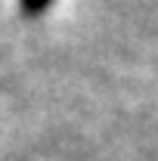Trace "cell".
<instances>
[{"mask_svg": "<svg viewBox=\"0 0 158 161\" xmlns=\"http://www.w3.org/2000/svg\"><path fill=\"white\" fill-rule=\"evenodd\" d=\"M50 6H53V0H19V9H22V16H31V19L43 16V13H47Z\"/></svg>", "mask_w": 158, "mask_h": 161, "instance_id": "6da1fadb", "label": "cell"}]
</instances>
